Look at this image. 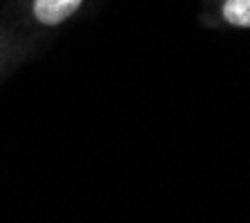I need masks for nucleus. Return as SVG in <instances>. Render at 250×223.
Masks as SVG:
<instances>
[{"label":"nucleus","instance_id":"f03ea898","mask_svg":"<svg viewBox=\"0 0 250 223\" xmlns=\"http://www.w3.org/2000/svg\"><path fill=\"white\" fill-rule=\"evenodd\" d=\"M221 20L237 29H250V0H224Z\"/></svg>","mask_w":250,"mask_h":223},{"label":"nucleus","instance_id":"f257e3e1","mask_svg":"<svg viewBox=\"0 0 250 223\" xmlns=\"http://www.w3.org/2000/svg\"><path fill=\"white\" fill-rule=\"evenodd\" d=\"M83 0H34V16L47 27L61 25L72 14H76Z\"/></svg>","mask_w":250,"mask_h":223}]
</instances>
